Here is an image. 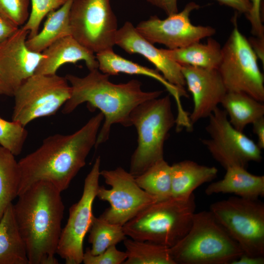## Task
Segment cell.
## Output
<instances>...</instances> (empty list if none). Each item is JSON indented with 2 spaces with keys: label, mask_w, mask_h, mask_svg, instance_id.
I'll return each instance as SVG.
<instances>
[{
  "label": "cell",
  "mask_w": 264,
  "mask_h": 264,
  "mask_svg": "<svg viewBox=\"0 0 264 264\" xmlns=\"http://www.w3.org/2000/svg\"><path fill=\"white\" fill-rule=\"evenodd\" d=\"M258 57L236 24L221 47L218 70L227 91L246 93L264 101V78Z\"/></svg>",
  "instance_id": "obj_8"
},
{
  "label": "cell",
  "mask_w": 264,
  "mask_h": 264,
  "mask_svg": "<svg viewBox=\"0 0 264 264\" xmlns=\"http://www.w3.org/2000/svg\"><path fill=\"white\" fill-rule=\"evenodd\" d=\"M249 0V1H250V0Z\"/></svg>",
  "instance_id": "obj_41"
},
{
  "label": "cell",
  "mask_w": 264,
  "mask_h": 264,
  "mask_svg": "<svg viewBox=\"0 0 264 264\" xmlns=\"http://www.w3.org/2000/svg\"><path fill=\"white\" fill-rule=\"evenodd\" d=\"M262 0H250V8L245 14L250 23L251 32L257 37H264V27L261 17V5Z\"/></svg>",
  "instance_id": "obj_34"
},
{
  "label": "cell",
  "mask_w": 264,
  "mask_h": 264,
  "mask_svg": "<svg viewBox=\"0 0 264 264\" xmlns=\"http://www.w3.org/2000/svg\"><path fill=\"white\" fill-rule=\"evenodd\" d=\"M69 24L71 35L94 53L115 45L117 20L110 0H74Z\"/></svg>",
  "instance_id": "obj_10"
},
{
  "label": "cell",
  "mask_w": 264,
  "mask_h": 264,
  "mask_svg": "<svg viewBox=\"0 0 264 264\" xmlns=\"http://www.w3.org/2000/svg\"><path fill=\"white\" fill-rule=\"evenodd\" d=\"M126 259V252L118 250L114 245L97 255H92L89 248H87L84 252L82 263L85 264H122Z\"/></svg>",
  "instance_id": "obj_33"
},
{
  "label": "cell",
  "mask_w": 264,
  "mask_h": 264,
  "mask_svg": "<svg viewBox=\"0 0 264 264\" xmlns=\"http://www.w3.org/2000/svg\"><path fill=\"white\" fill-rule=\"evenodd\" d=\"M243 254L264 256V205L258 199L232 197L212 203L209 210Z\"/></svg>",
  "instance_id": "obj_7"
},
{
  "label": "cell",
  "mask_w": 264,
  "mask_h": 264,
  "mask_svg": "<svg viewBox=\"0 0 264 264\" xmlns=\"http://www.w3.org/2000/svg\"><path fill=\"white\" fill-rule=\"evenodd\" d=\"M171 166L172 197L186 199L202 184L210 182L217 176L214 166L200 165L190 160H184Z\"/></svg>",
  "instance_id": "obj_21"
},
{
  "label": "cell",
  "mask_w": 264,
  "mask_h": 264,
  "mask_svg": "<svg viewBox=\"0 0 264 264\" xmlns=\"http://www.w3.org/2000/svg\"><path fill=\"white\" fill-rule=\"evenodd\" d=\"M130 121L136 129L138 139L129 172L136 176L164 159L165 142L176 124L170 95L141 103L131 112Z\"/></svg>",
  "instance_id": "obj_6"
},
{
  "label": "cell",
  "mask_w": 264,
  "mask_h": 264,
  "mask_svg": "<svg viewBox=\"0 0 264 264\" xmlns=\"http://www.w3.org/2000/svg\"><path fill=\"white\" fill-rule=\"evenodd\" d=\"M19 28L0 16V46Z\"/></svg>",
  "instance_id": "obj_35"
},
{
  "label": "cell",
  "mask_w": 264,
  "mask_h": 264,
  "mask_svg": "<svg viewBox=\"0 0 264 264\" xmlns=\"http://www.w3.org/2000/svg\"><path fill=\"white\" fill-rule=\"evenodd\" d=\"M264 256H252L242 254L231 264H264Z\"/></svg>",
  "instance_id": "obj_40"
},
{
  "label": "cell",
  "mask_w": 264,
  "mask_h": 264,
  "mask_svg": "<svg viewBox=\"0 0 264 264\" xmlns=\"http://www.w3.org/2000/svg\"><path fill=\"white\" fill-rule=\"evenodd\" d=\"M170 252L176 264H231L243 254L210 210L195 213L189 230Z\"/></svg>",
  "instance_id": "obj_5"
},
{
  "label": "cell",
  "mask_w": 264,
  "mask_h": 264,
  "mask_svg": "<svg viewBox=\"0 0 264 264\" xmlns=\"http://www.w3.org/2000/svg\"><path fill=\"white\" fill-rule=\"evenodd\" d=\"M253 132L257 137V144L261 149H264V116L252 124Z\"/></svg>",
  "instance_id": "obj_39"
},
{
  "label": "cell",
  "mask_w": 264,
  "mask_h": 264,
  "mask_svg": "<svg viewBox=\"0 0 264 264\" xmlns=\"http://www.w3.org/2000/svg\"><path fill=\"white\" fill-rule=\"evenodd\" d=\"M109 76L98 69L89 71L84 77L72 74L65 76L71 87V95L63 106V113H70L86 102L89 110L99 109L104 115L95 148L109 139L112 125L131 126L132 111L141 103L159 97L163 93L162 90H143L142 83L136 79L114 84L110 80Z\"/></svg>",
  "instance_id": "obj_2"
},
{
  "label": "cell",
  "mask_w": 264,
  "mask_h": 264,
  "mask_svg": "<svg viewBox=\"0 0 264 264\" xmlns=\"http://www.w3.org/2000/svg\"><path fill=\"white\" fill-rule=\"evenodd\" d=\"M27 135L25 126L18 122L9 121L0 117V146L15 156L22 153Z\"/></svg>",
  "instance_id": "obj_30"
},
{
  "label": "cell",
  "mask_w": 264,
  "mask_h": 264,
  "mask_svg": "<svg viewBox=\"0 0 264 264\" xmlns=\"http://www.w3.org/2000/svg\"><path fill=\"white\" fill-rule=\"evenodd\" d=\"M61 193L51 183L39 181L20 195L13 204L29 264L59 263L55 255L65 210Z\"/></svg>",
  "instance_id": "obj_3"
},
{
  "label": "cell",
  "mask_w": 264,
  "mask_h": 264,
  "mask_svg": "<svg viewBox=\"0 0 264 264\" xmlns=\"http://www.w3.org/2000/svg\"><path fill=\"white\" fill-rule=\"evenodd\" d=\"M199 7V5L191 1L179 12L168 15L163 20L156 16H151L139 22L135 28L153 44H162L170 49L183 47L216 33V29L210 26L192 23L190 13Z\"/></svg>",
  "instance_id": "obj_14"
},
{
  "label": "cell",
  "mask_w": 264,
  "mask_h": 264,
  "mask_svg": "<svg viewBox=\"0 0 264 264\" xmlns=\"http://www.w3.org/2000/svg\"><path fill=\"white\" fill-rule=\"evenodd\" d=\"M101 158L98 156L84 181L83 193L79 201L69 210V217L62 228L56 254L66 264L82 263L83 242L94 216L92 208L99 186Z\"/></svg>",
  "instance_id": "obj_13"
},
{
  "label": "cell",
  "mask_w": 264,
  "mask_h": 264,
  "mask_svg": "<svg viewBox=\"0 0 264 264\" xmlns=\"http://www.w3.org/2000/svg\"><path fill=\"white\" fill-rule=\"evenodd\" d=\"M30 0H0V16L19 27L28 20Z\"/></svg>",
  "instance_id": "obj_32"
},
{
  "label": "cell",
  "mask_w": 264,
  "mask_h": 264,
  "mask_svg": "<svg viewBox=\"0 0 264 264\" xmlns=\"http://www.w3.org/2000/svg\"><path fill=\"white\" fill-rule=\"evenodd\" d=\"M220 3L246 14L249 11L251 1L247 0H217Z\"/></svg>",
  "instance_id": "obj_37"
},
{
  "label": "cell",
  "mask_w": 264,
  "mask_h": 264,
  "mask_svg": "<svg viewBox=\"0 0 264 264\" xmlns=\"http://www.w3.org/2000/svg\"><path fill=\"white\" fill-rule=\"evenodd\" d=\"M186 85L193 96L194 107L189 116L192 127L208 118L220 104L227 90L218 69L181 66Z\"/></svg>",
  "instance_id": "obj_16"
},
{
  "label": "cell",
  "mask_w": 264,
  "mask_h": 264,
  "mask_svg": "<svg viewBox=\"0 0 264 264\" xmlns=\"http://www.w3.org/2000/svg\"><path fill=\"white\" fill-rule=\"evenodd\" d=\"M31 10L25 24L22 26L28 32L27 38L34 37L39 32L41 23L50 12L62 6L67 0H30Z\"/></svg>",
  "instance_id": "obj_31"
},
{
  "label": "cell",
  "mask_w": 264,
  "mask_h": 264,
  "mask_svg": "<svg viewBox=\"0 0 264 264\" xmlns=\"http://www.w3.org/2000/svg\"><path fill=\"white\" fill-rule=\"evenodd\" d=\"M44 58L40 61L35 74L53 75L60 66L67 63L85 62L89 71L98 69L94 53L79 43L71 35L57 40L42 52Z\"/></svg>",
  "instance_id": "obj_18"
},
{
  "label": "cell",
  "mask_w": 264,
  "mask_h": 264,
  "mask_svg": "<svg viewBox=\"0 0 264 264\" xmlns=\"http://www.w3.org/2000/svg\"><path fill=\"white\" fill-rule=\"evenodd\" d=\"M220 104L231 124L241 132L264 115L263 102L243 92L227 91Z\"/></svg>",
  "instance_id": "obj_24"
},
{
  "label": "cell",
  "mask_w": 264,
  "mask_h": 264,
  "mask_svg": "<svg viewBox=\"0 0 264 264\" xmlns=\"http://www.w3.org/2000/svg\"><path fill=\"white\" fill-rule=\"evenodd\" d=\"M258 59L264 64V37H251L248 40Z\"/></svg>",
  "instance_id": "obj_38"
},
{
  "label": "cell",
  "mask_w": 264,
  "mask_h": 264,
  "mask_svg": "<svg viewBox=\"0 0 264 264\" xmlns=\"http://www.w3.org/2000/svg\"><path fill=\"white\" fill-rule=\"evenodd\" d=\"M115 45L129 54H138L151 62L171 84L184 89L185 81L181 66L167 57L161 50L144 38L132 23L126 22L118 29Z\"/></svg>",
  "instance_id": "obj_17"
},
{
  "label": "cell",
  "mask_w": 264,
  "mask_h": 264,
  "mask_svg": "<svg viewBox=\"0 0 264 264\" xmlns=\"http://www.w3.org/2000/svg\"><path fill=\"white\" fill-rule=\"evenodd\" d=\"M123 242L127 255L124 264H176L169 247L130 238Z\"/></svg>",
  "instance_id": "obj_27"
},
{
  "label": "cell",
  "mask_w": 264,
  "mask_h": 264,
  "mask_svg": "<svg viewBox=\"0 0 264 264\" xmlns=\"http://www.w3.org/2000/svg\"><path fill=\"white\" fill-rule=\"evenodd\" d=\"M104 120L101 112L70 134H55L19 161L21 178L18 196L39 181L53 184L61 192L66 189L95 146Z\"/></svg>",
  "instance_id": "obj_1"
},
{
  "label": "cell",
  "mask_w": 264,
  "mask_h": 264,
  "mask_svg": "<svg viewBox=\"0 0 264 264\" xmlns=\"http://www.w3.org/2000/svg\"><path fill=\"white\" fill-rule=\"evenodd\" d=\"M208 118L205 129L209 137L201 141L225 169L234 166L246 168L249 162L262 160V150L231 124L224 110L218 107Z\"/></svg>",
  "instance_id": "obj_11"
},
{
  "label": "cell",
  "mask_w": 264,
  "mask_h": 264,
  "mask_svg": "<svg viewBox=\"0 0 264 264\" xmlns=\"http://www.w3.org/2000/svg\"><path fill=\"white\" fill-rule=\"evenodd\" d=\"M71 87L66 77L34 74L16 90L12 120L25 126L54 114L69 99Z\"/></svg>",
  "instance_id": "obj_9"
},
{
  "label": "cell",
  "mask_w": 264,
  "mask_h": 264,
  "mask_svg": "<svg viewBox=\"0 0 264 264\" xmlns=\"http://www.w3.org/2000/svg\"><path fill=\"white\" fill-rule=\"evenodd\" d=\"M73 0H67L59 8L47 15L42 30L34 37L27 39L26 45L29 50L42 53L57 40L71 35L69 12Z\"/></svg>",
  "instance_id": "obj_25"
},
{
  "label": "cell",
  "mask_w": 264,
  "mask_h": 264,
  "mask_svg": "<svg viewBox=\"0 0 264 264\" xmlns=\"http://www.w3.org/2000/svg\"><path fill=\"white\" fill-rule=\"evenodd\" d=\"M152 5L162 10L167 16L178 12L177 0H147Z\"/></svg>",
  "instance_id": "obj_36"
},
{
  "label": "cell",
  "mask_w": 264,
  "mask_h": 264,
  "mask_svg": "<svg viewBox=\"0 0 264 264\" xmlns=\"http://www.w3.org/2000/svg\"><path fill=\"white\" fill-rule=\"evenodd\" d=\"M15 156L0 146V220L19 195L21 174Z\"/></svg>",
  "instance_id": "obj_26"
},
{
  "label": "cell",
  "mask_w": 264,
  "mask_h": 264,
  "mask_svg": "<svg viewBox=\"0 0 264 264\" xmlns=\"http://www.w3.org/2000/svg\"><path fill=\"white\" fill-rule=\"evenodd\" d=\"M0 264H29L25 246L15 219L13 203L0 220Z\"/></svg>",
  "instance_id": "obj_23"
},
{
  "label": "cell",
  "mask_w": 264,
  "mask_h": 264,
  "mask_svg": "<svg viewBox=\"0 0 264 264\" xmlns=\"http://www.w3.org/2000/svg\"><path fill=\"white\" fill-rule=\"evenodd\" d=\"M98 69L109 75H116L120 73L130 75H139L149 77L162 84L176 100L177 115H182L186 111L182 106L180 98L187 97L185 89L180 88L167 81L156 69L142 66L128 60L115 53L112 49L96 54Z\"/></svg>",
  "instance_id": "obj_19"
},
{
  "label": "cell",
  "mask_w": 264,
  "mask_h": 264,
  "mask_svg": "<svg viewBox=\"0 0 264 264\" xmlns=\"http://www.w3.org/2000/svg\"><path fill=\"white\" fill-rule=\"evenodd\" d=\"M28 32L21 27L0 46V95L13 97L19 88L35 74L44 56L28 48Z\"/></svg>",
  "instance_id": "obj_15"
},
{
  "label": "cell",
  "mask_w": 264,
  "mask_h": 264,
  "mask_svg": "<svg viewBox=\"0 0 264 264\" xmlns=\"http://www.w3.org/2000/svg\"><path fill=\"white\" fill-rule=\"evenodd\" d=\"M110 189L99 186L96 197L110 207L99 216L106 221L123 226L142 210L158 201L137 184L135 176L121 167L100 171Z\"/></svg>",
  "instance_id": "obj_12"
},
{
  "label": "cell",
  "mask_w": 264,
  "mask_h": 264,
  "mask_svg": "<svg viewBox=\"0 0 264 264\" xmlns=\"http://www.w3.org/2000/svg\"><path fill=\"white\" fill-rule=\"evenodd\" d=\"M223 177L209 184L205 190L207 195L233 194L237 197L258 199L264 196V176L252 174L245 168L228 167Z\"/></svg>",
  "instance_id": "obj_20"
},
{
  "label": "cell",
  "mask_w": 264,
  "mask_h": 264,
  "mask_svg": "<svg viewBox=\"0 0 264 264\" xmlns=\"http://www.w3.org/2000/svg\"><path fill=\"white\" fill-rule=\"evenodd\" d=\"M196 208L194 194L186 199L171 197L157 201L126 222L124 231L132 239L171 248L189 230Z\"/></svg>",
  "instance_id": "obj_4"
},
{
  "label": "cell",
  "mask_w": 264,
  "mask_h": 264,
  "mask_svg": "<svg viewBox=\"0 0 264 264\" xmlns=\"http://www.w3.org/2000/svg\"><path fill=\"white\" fill-rule=\"evenodd\" d=\"M160 49L167 57L180 66L218 69L221 59L220 44L210 37L205 44L198 42L179 48Z\"/></svg>",
  "instance_id": "obj_22"
},
{
  "label": "cell",
  "mask_w": 264,
  "mask_h": 264,
  "mask_svg": "<svg viewBox=\"0 0 264 264\" xmlns=\"http://www.w3.org/2000/svg\"><path fill=\"white\" fill-rule=\"evenodd\" d=\"M138 185L158 201L172 197L171 166L164 158L135 176Z\"/></svg>",
  "instance_id": "obj_28"
},
{
  "label": "cell",
  "mask_w": 264,
  "mask_h": 264,
  "mask_svg": "<svg viewBox=\"0 0 264 264\" xmlns=\"http://www.w3.org/2000/svg\"><path fill=\"white\" fill-rule=\"evenodd\" d=\"M89 250L92 255L100 254L108 247L123 242L127 236L123 226L109 222L101 218L93 217L89 230Z\"/></svg>",
  "instance_id": "obj_29"
}]
</instances>
